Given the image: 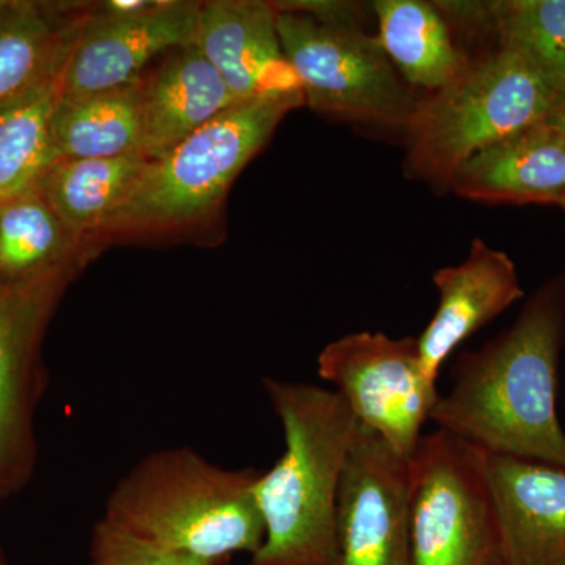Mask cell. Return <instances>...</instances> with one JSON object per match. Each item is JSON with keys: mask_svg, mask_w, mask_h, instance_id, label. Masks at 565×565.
Returning <instances> with one entry per match:
<instances>
[{"mask_svg": "<svg viewBox=\"0 0 565 565\" xmlns=\"http://www.w3.org/2000/svg\"><path fill=\"white\" fill-rule=\"evenodd\" d=\"M158 3L159 0H107V2L96 3V9L115 17H132V14L154 9Z\"/></svg>", "mask_w": 565, "mask_h": 565, "instance_id": "cell-25", "label": "cell"}, {"mask_svg": "<svg viewBox=\"0 0 565 565\" xmlns=\"http://www.w3.org/2000/svg\"><path fill=\"white\" fill-rule=\"evenodd\" d=\"M202 2L159 0L154 9L115 17L92 7L62 76V98L128 87L159 55L195 44Z\"/></svg>", "mask_w": 565, "mask_h": 565, "instance_id": "cell-10", "label": "cell"}, {"mask_svg": "<svg viewBox=\"0 0 565 565\" xmlns=\"http://www.w3.org/2000/svg\"><path fill=\"white\" fill-rule=\"evenodd\" d=\"M92 565V564H90Z\"/></svg>", "mask_w": 565, "mask_h": 565, "instance_id": "cell-30", "label": "cell"}, {"mask_svg": "<svg viewBox=\"0 0 565 565\" xmlns=\"http://www.w3.org/2000/svg\"><path fill=\"white\" fill-rule=\"evenodd\" d=\"M139 87L140 152L148 161L162 158L237 103L195 44L169 52L140 77Z\"/></svg>", "mask_w": 565, "mask_h": 565, "instance_id": "cell-16", "label": "cell"}, {"mask_svg": "<svg viewBox=\"0 0 565 565\" xmlns=\"http://www.w3.org/2000/svg\"><path fill=\"white\" fill-rule=\"evenodd\" d=\"M561 207H564V210H565V202L563 204H561Z\"/></svg>", "mask_w": 565, "mask_h": 565, "instance_id": "cell-28", "label": "cell"}, {"mask_svg": "<svg viewBox=\"0 0 565 565\" xmlns=\"http://www.w3.org/2000/svg\"><path fill=\"white\" fill-rule=\"evenodd\" d=\"M285 452L253 492L264 541L250 565H340L337 501L356 418L337 390L264 379Z\"/></svg>", "mask_w": 565, "mask_h": 565, "instance_id": "cell-2", "label": "cell"}, {"mask_svg": "<svg viewBox=\"0 0 565 565\" xmlns=\"http://www.w3.org/2000/svg\"><path fill=\"white\" fill-rule=\"evenodd\" d=\"M282 52L311 109L373 125H411L419 102L349 3L274 2Z\"/></svg>", "mask_w": 565, "mask_h": 565, "instance_id": "cell-6", "label": "cell"}, {"mask_svg": "<svg viewBox=\"0 0 565 565\" xmlns=\"http://www.w3.org/2000/svg\"><path fill=\"white\" fill-rule=\"evenodd\" d=\"M373 9L379 43L408 84L435 93L451 84L467 66L468 58L452 41L437 3L379 0Z\"/></svg>", "mask_w": 565, "mask_h": 565, "instance_id": "cell-20", "label": "cell"}, {"mask_svg": "<svg viewBox=\"0 0 565 565\" xmlns=\"http://www.w3.org/2000/svg\"><path fill=\"white\" fill-rule=\"evenodd\" d=\"M0 565H2V564H0Z\"/></svg>", "mask_w": 565, "mask_h": 565, "instance_id": "cell-29", "label": "cell"}, {"mask_svg": "<svg viewBox=\"0 0 565 565\" xmlns=\"http://www.w3.org/2000/svg\"><path fill=\"white\" fill-rule=\"evenodd\" d=\"M140 81V79H139ZM139 81L81 98H62L54 117L61 159H109L141 154Z\"/></svg>", "mask_w": 565, "mask_h": 565, "instance_id": "cell-22", "label": "cell"}, {"mask_svg": "<svg viewBox=\"0 0 565 565\" xmlns=\"http://www.w3.org/2000/svg\"><path fill=\"white\" fill-rule=\"evenodd\" d=\"M92 565H212L167 552L99 520L93 531Z\"/></svg>", "mask_w": 565, "mask_h": 565, "instance_id": "cell-24", "label": "cell"}, {"mask_svg": "<svg viewBox=\"0 0 565 565\" xmlns=\"http://www.w3.org/2000/svg\"><path fill=\"white\" fill-rule=\"evenodd\" d=\"M318 374L337 386L356 423L412 459L440 397L437 382L424 374L418 338L344 334L319 353Z\"/></svg>", "mask_w": 565, "mask_h": 565, "instance_id": "cell-8", "label": "cell"}, {"mask_svg": "<svg viewBox=\"0 0 565 565\" xmlns=\"http://www.w3.org/2000/svg\"><path fill=\"white\" fill-rule=\"evenodd\" d=\"M449 189L486 203L565 202V136L548 121L476 152L457 169Z\"/></svg>", "mask_w": 565, "mask_h": 565, "instance_id": "cell-15", "label": "cell"}, {"mask_svg": "<svg viewBox=\"0 0 565 565\" xmlns=\"http://www.w3.org/2000/svg\"><path fill=\"white\" fill-rule=\"evenodd\" d=\"M258 476L218 467L191 448L162 449L115 486L104 520L158 548L221 565L263 544Z\"/></svg>", "mask_w": 565, "mask_h": 565, "instance_id": "cell-3", "label": "cell"}, {"mask_svg": "<svg viewBox=\"0 0 565 565\" xmlns=\"http://www.w3.org/2000/svg\"><path fill=\"white\" fill-rule=\"evenodd\" d=\"M457 18L492 25L511 47L565 87V0L457 3Z\"/></svg>", "mask_w": 565, "mask_h": 565, "instance_id": "cell-23", "label": "cell"}, {"mask_svg": "<svg viewBox=\"0 0 565 565\" xmlns=\"http://www.w3.org/2000/svg\"><path fill=\"white\" fill-rule=\"evenodd\" d=\"M412 463L356 423L337 501L340 565L411 564Z\"/></svg>", "mask_w": 565, "mask_h": 565, "instance_id": "cell-9", "label": "cell"}, {"mask_svg": "<svg viewBox=\"0 0 565 565\" xmlns=\"http://www.w3.org/2000/svg\"><path fill=\"white\" fill-rule=\"evenodd\" d=\"M84 245L35 185L0 200V285L70 281L84 263Z\"/></svg>", "mask_w": 565, "mask_h": 565, "instance_id": "cell-17", "label": "cell"}, {"mask_svg": "<svg viewBox=\"0 0 565 565\" xmlns=\"http://www.w3.org/2000/svg\"><path fill=\"white\" fill-rule=\"evenodd\" d=\"M437 311L418 338L424 374L437 382L441 366L465 340L522 299L515 264L504 252L475 239L459 266L434 274Z\"/></svg>", "mask_w": 565, "mask_h": 565, "instance_id": "cell-14", "label": "cell"}, {"mask_svg": "<svg viewBox=\"0 0 565 565\" xmlns=\"http://www.w3.org/2000/svg\"><path fill=\"white\" fill-rule=\"evenodd\" d=\"M63 70L0 103V200L33 188L61 161L54 117L62 99Z\"/></svg>", "mask_w": 565, "mask_h": 565, "instance_id": "cell-21", "label": "cell"}, {"mask_svg": "<svg viewBox=\"0 0 565 565\" xmlns=\"http://www.w3.org/2000/svg\"><path fill=\"white\" fill-rule=\"evenodd\" d=\"M564 326L565 288L545 286L511 329L457 360L451 390L440 394L430 419L489 455L565 468L556 408Z\"/></svg>", "mask_w": 565, "mask_h": 565, "instance_id": "cell-1", "label": "cell"}, {"mask_svg": "<svg viewBox=\"0 0 565 565\" xmlns=\"http://www.w3.org/2000/svg\"><path fill=\"white\" fill-rule=\"evenodd\" d=\"M147 163L139 152L109 159H61L41 174L35 188L85 244L88 237L106 232Z\"/></svg>", "mask_w": 565, "mask_h": 565, "instance_id": "cell-19", "label": "cell"}, {"mask_svg": "<svg viewBox=\"0 0 565 565\" xmlns=\"http://www.w3.org/2000/svg\"><path fill=\"white\" fill-rule=\"evenodd\" d=\"M546 121L559 129V131L565 136V103L555 111V114L552 115V117L546 118Z\"/></svg>", "mask_w": 565, "mask_h": 565, "instance_id": "cell-26", "label": "cell"}, {"mask_svg": "<svg viewBox=\"0 0 565 565\" xmlns=\"http://www.w3.org/2000/svg\"><path fill=\"white\" fill-rule=\"evenodd\" d=\"M505 565H565V468L489 455Z\"/></svg>", "mask_w": 565, "mask_h": 565, "instance_id": "cell-13", "label": "cell"}, {"mask_svg": "<svg viewBox=\"0 0 565 565\" xmlns=\"http://www.w3.org/2000/svg\"><path fill=\"white\" fill-rule=\"evenodd\" d=\"M92 7L11 0L0 13V103L68 62Z\"/></svg>", "mask_w": 565, "mask_h": 565, "instance_id": "cell-18", "label": "cell"}, {"mask_svg": "<svg viewBox=\"0 0 565 565\" xmlns=\"http://www.w3.org/2000/svg\"><path fill=\"white\" fill-rule=\"evenodd\" d=\"M302 104L303 96H264L222 111L172 151L148 161L103 234L158 232L202 221L222 203L285 115Z\"/></svg>", "mask_w": 565, "mask_h": 565, "instance_id": "cell-5", "label": "cell"}, {"mask_svg": "<svg viewBox=\"0 0 565 565\" xmlns=\"http://www.w3.org/2000/svg\"><path fill=\"white\" fill-rule=\"evenodd\" d=\"M66 282L0 285V497L20 489L32 473L36 352Z\"/></svg>", "mask_w": 565, "mask_h": 565, "instance_id": "cell-11", "label": "cell"}, {"mask_svg": "<svg viewBox=\"0 0 565 565\" xmlns=\"http://www.w3.org/2000/svg\"><path fill=\"white\" fill-rule=\"evenodd\" d=\"M11 3V0H0V13L7 9Z\"/></svg>", "mask_w": 565, "mask_h": 565, "instance_id": "cell-27", "label": "cell"}, {"mask_svg": "<svg viewBox=\"0 0 565 565\" xmlns=\"http://www.w3.org/2000/svg\"><path fill=\"white\" fill-rule=\"evenodd\" d=\"M195 46L221 74L237 103L264 96H303L282 52L274 2H202Z\"/></svg>", "mask_w": 565, "mask_h": 565, "instance_id": "cell-12", "label": "cell"}, {"mask_svg": "<svg viewBox=\"0 0 565 565\" xmlns=\"http://www.w3.org/2000/svg\"><path fill=\"white\" fill-rule=\"evenodd\" d=\"M565 103V87L508 46L478 61L419 102L407 126V170L446 185L476 152L545 121Z\"/></svg>", "mask_w": 565, "mask_h": 565, "instance_id": "cell-4", "label": "cell"}, {"mask_svg": "<svg viewBox=\"0 0 565 565\" xmlns=\"http://www.w3.org/2000/svg\"><path fill=\"white\" fill-rule=\"evenodd\" d=\"M411 463L408 565H505L484 449L437 429Z\"/></svg>", "mask_w": 565, "mask_h": 565, "instance_id": "cell-7", "label": "cell"}]
</instances>
